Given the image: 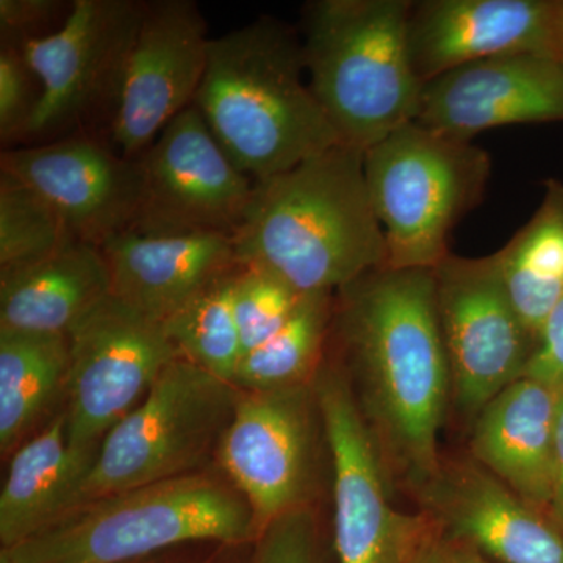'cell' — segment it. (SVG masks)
<instances>
[{"mask_svg":"<svg viewBox=\"0 0 563 563\" xmlns=\"http://www.w3.org/2000/svg\"><path fill=\"white\" fill-rule=\"evenodd\" d=\"M558 398V388L521 377L473 420L474 461L544 514L553 492Z\"/></svg>","mask_w":563,"mask_h":563,"instance_id":"20","label":"cell"},{"mask_svg":"<svg viewBox=\"0 0 563 563\" xmlns=\"http://www.w3.org/2000/svg\"><path fill=\"white\" fill-rule=\"evenodd\" d=\"M144 9L140 0H74L57 31L18 43L41 85L24 141L66 139L101 121L110 131Z\"/></svg>","mask_w":563,"mask_h":563,"instance_id":"9","label":"cell"},{"mask_svg":"<svg viewBox=\"0 0 563 563\" xmlns=\"http://www.w3.org/2000/svg\"><path fill=\"white\" fill-rule=\"evenodd\" d=\"M444 563H495L465 544L448 543Z\"/></svg>","mask_w":563,"mask_h":563,"instance_id":"36","label":"cell"},{"mask_svg":"<svg viewBox=\"0 0 563 563\" xmlns=\"http://www.w3.org/2000/svg\"><path fill=\"white\" fill-rule=\"evenodd\" d=\"M493 258L515 312L539 343L563 295V181H544L539 209Z\"/></svg>","mask_w":563,"mask_h":563,"instance_id":"23","label":"cell"},{"mask_svg":"<svg viewBox=\"0 0 563 563\" xmlns=\"http://www.w3.org/2000/svg\"><path fill=\"white\" fill-rule=\"evenodd\" d=\"M135 563H152V558L143 559V561L135 562Z\"/></svg>","mask_w":563,"mask_h":563,"instance_id":"37","label":"cell"},{"mask_svg":"<svg viewBox=\"0 0 563 563\" xmlns=\"http://www.w3.org/2000/svg\"><path fill=\"white\" fill-rule=\"evenodd\" d=\"M70 3L60 0H0V31L2 40L40 38L55 20L68 16Z\"/></svg>","mask_w":563,"mask_h":563,"instance_id":"31","label":"cell"},{"mask_svg":"<svg viewBox=\"0 0 563 563\" xmlns=\"http://www.w3.org/2000/svg\"><path fill=\"white\" fill-rule=\"evenodd\" d=\"M247 563H322L312 510L298 507L269 521L252 543Z\"/></svg>","mask_w":563,"mask_h":563,"instance_id":"30","label":"cell"},{"mask_svg":"<svg viewBox=\"0 0 563 563\" xmlns=\"http://www.w3.org/2000/svg\"><path fill=\"white\" fill-rule=\"evenodd\" d=\"M365 177L387 244L385 266L433 269L455 225L484 201L490 155L417 121L365 151Z\"/></svg>","mask_w":563,"mask_h":563,"instance_id":"6","label":"cell"},{"mask_svg":"<svg viewBox=\"0 0 563 563\" xmlns=\"http://www.w3.org/2000/svg\"><path fill=\"white\" fill-rule=\"evenodd\" d=\"M303 74L301 35L276 18L262 16L210 40L195 106L252 180L343 144Z\"/></svg>","mask_w":563,"mask_h":563,"instance_id":"3","label":"cell"},{"mask_svg":"<svg viewBox=\"0 0 563 563\" xmlns=\"http://www.w3.org/2000/svg\"><path fill=\"white\" fill-rule=\"evenodd\" d=\"M410 0H312L301 43L310 90L346 146L368 151L417 120L421 81L407 44Z\"/></svg>","mask_w":563,"mask_h":563,"instance_id":"5","label":"cell"},{"mask_svg":"<svg viewBox=\"0 0 563 563\" xmlns=\"http://www.w3.org/2000/svg\"><path fill=\"white\" fill-rule=\"evenodd\" d=\"M448 544L437 531L407 563H444Z\"/></svg>","mask_w":563,"mask_h":563,"instance_id":"34","label":"cell"},{"mask_svg":"<svg viewBox=\"0 0 563 563\" xmlns=\"http://www.w3.org/2000/svg\"><path fill=\"white\" fill-rule=\"evenodd\" d=\"M141 202L129 232L235 235L255 180L231 161L192 103L136 158Z\"/></svg>","mask_w":563,"mask_h":563,"instance_id":"12","label":"cell"},{"mask_svg":"<svg viewBox=\"0 0 563 563\" xmlns=\"http://www.w3.org/2000/svg\"><path fill=\"white\" fill-rule=\"evenodd\" d=\"M68 342L69 443L74 450L98 453L103 437L180 355L163 321L113 295L69 332Z\"/></svg>","mask_w":563,"mask_h":563,"instance_id":"10","label":"cell"},{"mask_svg":"<svg viewBox=\"0 0 563 563\" xmlns=\"http://www.w3.org/2000/svg\"><path fill=\"white\" fill-rule=\"evenodd\" d=\"M444 542L495 563H563V532L473 457L443 462L418 490Z\"/></svg>","mask_w":563,"mask_h":563,"instance_id":"16","label":"cell"},{"mask_svg":"<svg viewBox=\"0 0 563 563\" xmlns=\"http://www.w3.org/2000/svg\"><path fill=\"white\" fill-rule=\"evenodd\" d=\"M303 295L273 274L243 268L233 285V310L243 355L272 339L295 312Z\"/></svg>","mask_w":563,"mask_h":563,"instance_id":"28","label":"cell"},{"mask_svg":"<svg viewBox=\"0 0 563 563\" xmlns=\"http://www.w3.org/2000/svg\"><path fill=\"white\" fill-rule=\"evenodd\" d=\"M96 454L74 450L65 410L14 451L0 492V544L10 548L77 503Z\"/></svg>","mask_w":563,"mask_h":563,"instance_id":"22","label":"cell"},{"mask_svg":"<svg viewBox=\"0 0 563 563\" xmlns=\"http://www.w3.org/2000/svg\"><path fill=\"white\" fill-rule=\"evenodd\" d=\"M523 377L563 388V295L544 322L539 343Z\"/></svg>","mask_w":563,"mask_h":563,"instance_id":"32","label":"cell"},{"mask_svg":"<svg viewBox=\"0 0 563 563\" xmlns=\"http://www.w3.org/2000/svg\"><path fill=\"white\" fill-rule=\"evenodd\" d=\"M548 515L563 532V388L559 390L558 412H555L553 492H551Z\"/></svg>","mask_w":563,"mask_h":563,"instance_id":"33","label":"cell"},{"mask_svg":"<svg viewBox=\"0 0 563 563\" xmlns=\"http://www.w3.org/2000/svg\"><path fill=\"white\" fill-rule=\"evenodd\" d=\"M110 296L101 250L74 242L33 265L0 273V329L68 336Z\"/></svg>","mask_w":563,"mask_h":563,"instance_id":"21","label":"cell"},{"mask_svg":"<svg viewBox=\"0 0 563 563\" xmlns=\"http://www.w3.org/2000/svg\"><path fill=\"white\" fill-rule=\"evenodd\" d=\"M41 85L20 44L2 40L0 47V139L3 144L24 141L38 109Z\"/></svg>","mask_w":563,"mask_h":563,"instance_id":"29","label":"cell"},{"mask_svg":"<svg viewBox=\"0 0 563 563\" xmlns=\"http://www.w3.org/2000/svg\"><path fill=\"white\" fill-rule=\"evenodd\" d=\"M415 121L470 141L503 125L563 122V66L532 52L470 63L422 85Z\"/></svg>","mask_w":563,"mask_h":563,"instance_id":"17","label":"cell"},{"mask_svg":"<svg viewBox=\"0 0 563 563\" xmlns=\"http://www.w3.org/2000/svg\"><path fill=\"white\" fill-rule=\"evenodd\" d=\"M332 335L388 473L415 492L439 472L453 399L433 269L380 266L335 292Z\"/></svg>","mask_w":563,"mask_h":563,"instance_id":"1","label":"cell"},{"mask_svg":"<svg viewBox=\"0 0 563 563\" xmlns=\"http://www.w3.org/2000/svg\"><path fill=\"white\" fill-rule=\"evenodd\" d=\"M210 40L192 0L146 2L110 125L111 146L122 157L139 158L195 103Z\"/></svg>","mask_w":563,"mask_h":563,"instance_id":"14","label":"cell"},{"mask_svg":"<svg viewBox=\"0 0 563 563\" xmlns=\"http://www.w3.org/2000/svg\"><path fill=\"white\" fill-rule=\"evenodd\" d=\"M79 242L49 203L0 172V273L24 268Z\"/></svg>","mask_w":563,"mask_h":563,"instance_id":"27","label":"cell"},{"mask_svg":"<svg viewBox=\"0 0 563 563\" xmlns=\"http://www.w3.org/2000/svg\"><path fill=\"white\" fill-rule=\"evenodd\" d=\"M240 395L235 385L177 357L103 437L76 506L199 473L213 448L218 451Z\"/></svg>","mask_w":563,"mask_h":563,"instance_id":"7","label":"cell"},{"mask_svg":"<svg viewBox=\"0 0 563 563\" xmlns=\"http://www.w3.org/2000/svg\"><path fill=\"white\" fill-rule=\"evenodd\" d=\"M69 342L0 329V450L10 453L66 391Z\"/></svg>","mask_w":563,"mask_h":563,"instance_id":"24","label":"cell"},{"mask_svg":"<svg viewBox=\"0 0 563 563\" xmlns=\"http://www.w3.org/2000/svg\"><path fill=\"white\" fill-rule=\"evenodd\" d=\"M99 250L109 266L111 295L161 321L240 268L231 236L124 232Z\"/></svg>","mask_w":563,"mask_h":563,"instance_id":"19","label":"cell"},{"mask_svg":"<svg viewBox=\"0 0 563 563\" xmlns=\"http://www.w3.org/2000/svg\"><path fill=\"white\" fill-rule=\"evenodd\" d=\"M257 536L242 493L199 472L81 503L0 548V563H135L187 544L247 547Z\"/></svg>","mask_w":563,"mask_h":563,"instance_id":"4","label":"cell"},{"mask_svg":"<svg viewBox=\"0 0 563 563\" xmlns=\"http://www.w3.org/2000/svg\"><path fill=\"white\" fill-rule=\"evenodd\" d=\"M314 413L313 383L240 395L218 457L229 483L250 503L258 532L274 518L307 506Z\"/></svg>","mask_w":563,"mask_h":563,"instance_id":"13","label":"cell"},{"mask_svg":"<svg viewBox=\"0 0 563 563\" xmlns=\"http://www.w3.org/2000/svg\"><path fill=\"white\" fill-rule=\"evenodd\" d=\"M363 162L365 152L339 144L255 180L233 235L239 265L273 274L301 295L336 292L385 266L387 244Z\"/></svg>","mask_w":563,"mask_h":563,"instance_id":"2","label":"cell"},{"mask_svg":"<svg viewBox=\"0 0 563 563\" xmlns=\"http://www.w3.org/2000/svg\"><path fill=\"white\" fill-rule=\"evenodd\" d=\"M433 276L453 401L473 421L525 376L537 340L515 312L493 254L472 258L451 252Z\"/></svg>","mask_w":563,"mask_h":563,"instance_id":"11","label":"cell"},{"mask_svg":"<svg viewBox=\"0 0 563 563\" xmlns=\"http://www.w3.org/2000/svg\"><path fill=\"white\" fill-rule=\"evenodd\" d=\"M240 269L214 280L163 321L181 358L232 385L243 357L233 310V285Z\"/></svg>","mask_w":563,"mask_h":563,"instance_id":"26","label":"cell"},{"mask_svg":"<svg viewBox=\"0 0 563 563\" xmlns=\"http://www.w3.org/2000/svg\"><path fill=\"white\" fill-rule=\"evenodd\" d=\"M554 0H420L407 22L421 85L470 63L532 52L551 57Z\"/></svg>","mask_w":563,"mask_h":563,"instance_id":"18","label":"cell"},{"mask_svg":"<svg viewBox=\"0 0 563 563\" xmlns=\"http://www.w3.org/2000/svg\"><path fill=\"white\" fill-rule=\"evenodd\" d=\"M332 455L333 547L339 563H407L437 532L429 515L391 503L387 465L342 365L324 363L313 379Z\"/></svg>","mask_w":563,"mask_h":563,"instance_id":"8","label":"cell"},{"mask_svg":"<svg viewBox=\"0 0 563 563\" xmlns=\"http://www.w3.org/2000/svg\"><path fill=\"white\" fill-rule=\"evenodd\" d=\"M335 317V292H310L288 321L243 355L235 385L242 391H272L312 384L324 361Z\"/></svg>","mask_w":563,"mask_h":563,"instance_id":"25","label":"cell"},{"mask_svg":"<svg viewBox=\"0 0 563 563\" xmlns=\"http://www.w3.org/2000/svg\"><path fill=\"white\" fill-rule=\"evenodd\" d=\"M551 57L563 66V0H554Z\"/></svg>","mask_w":563,"mask_h":563,"instance_id":"35","label":"cell"},{"mask_svg":"<svg viewBox=\"0 0 563 563\" xmlns=\"http://www.w3.org/2000/svg\"><path fill=\"white\" fill-rule=\"evenodd\" d=\"M0 172L38 192L73 233L101 247L129 232L141 202L140 163L122 157L111 144L91 135H70L35 146L2 152Z\"/></svg>","mask_w":563,"mask_h":563,"instance_id":"15","label":"cell"}]
</instances>
